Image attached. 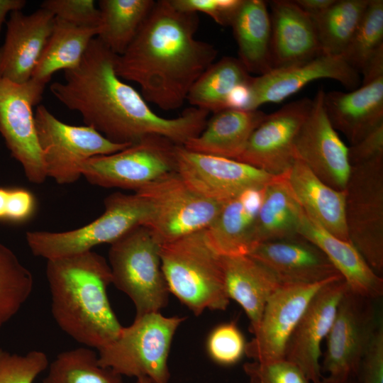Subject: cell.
Instances as JSON below:
<instances>
[{
    "instance_id": "1",
    "label": "cell",
    "mask_w": 383,
    "mask_h": 383,
    "mask_svg": "<svg viewBox=\"0 0 383 383\" xmlns=\"http://www.w3.org/2000/svg\"><path fill=\"white\" fill-rule=\"evenodd\" d=\"M116 57L94 38L79 65L64 71V82L50 85L52 94L79 112L85 126L116 143L133 144L157 135L184 145L204 130L209 112L201 109L189 107L174 118L156 114L141 94L117 75Z\"/></svg>"
},
{
    "instance_id": "2",
    "label": "cell",
    "mask_w": 383,
    "mask_h": 383,
    "mask_svg": "<svg viewBox=\"0 0 383 383\" xmlns=\"http://www.w3.org/2000/svg\"><path fill=\"white\" fill-rule=\"evenodd\" d=\"M199 24L198 13L181 11L170 0L155 1L131 43L117 55V75L138 84L146 101L165 111L180 108L217 56L213 45L195 38Z\"/></svg>"
},
{
    "instance_id": "3",
    "label": "cell",
    "mask_w": 383,
    "mask_h": 383,
    "mask_svg": "<svg viewBox=\"0 0 383 383\" xmlns=\"http://www.w3.org/2000/svg\"><path fill=\"white\" fill-rule=\"evenodd\" d=\"M46 277L52 317L67 335L97 350L118 337L123 326L108 298L112 276L103 256L89 250L48 260Z\"/></svg>"
},
{
    "instance_id": "4",
    "label": "cell",
    "mask_w": 383,
    "mask_h": 383,
    "mask_svg": "<svg viewBox=\"0 0 383 383\" xmlns=\"http://www.w3.org/2000/svg\"><path fill=\"white\" fill-rule=\"evenodd\" d=\"M160 258L169 292L196 316L206 309L228 307L222 256L204 230L161 245Z\"/></svg>"
},
{
    "instance_id": "5",
    "label": "cell",
    "mask_w": 383,
    "mask_h": 383,
    "mask_svg": "<svg viewBox=\"0 0 383 383\" xmlns=\"http://www.w3.org/2000/svg\"><path fill=\"white\" fill-rule=\"evenodd\" d=\"M184 317L150 312L135 316L118 337L98 350L99 364L123 376L146 377L152 383H168L167 365L174 333Z\"/></svg>"
},
{
    "instance_id": "6",
    "label": "cell",
    "mask_w": 383,
    "mask_h": 383,
    "mask_svg": "<svg viewBox=\"0 0 383 383\" xmlns=\"http://www.w3.org/2000/svg\"><path fill=\"white\" fill-rule=\"evenodd\" d=\"M110 245L112 284L133 301L135 316L160 312L167 304L170 293L162 270L161 245L143 226Z\"/></svg>"
},
{
    "instance_id": "7",
    "label": "cell",
    "mask_w": 383,
    "mask_h": 383,
    "mask_svg": "<svg viewBox=\"0 0 383 383\" xmlns=\"http://www.w3.org/2000/svg\"><path fill=\"white\" fill-rule=\"evenodd\" d=\"M104 211L91 223L64 231H28L26 238L32 253L50 259L92 250L101 244H111L132 228L143 226L150 209L146 200L138 193L115 192L105 198Z\"/></svg>"
},
{
    "instance_id": "8",
    "label": "cell",
    "mask_w": 383,
    "mask_h": 383,
    "mask_svg": "<svg viewBox=\"0 0 383 383\" xmlns=\"http://www.w3.org/2000/svg\"><path fill=\"white\" fill-rule=\"evenodd\" d=\"M135 193L141 195L149 206V217L143 226L160 245L206 229L223 204L194 191L176 172Z\"/></svg>"
},
{
    "instance_id": "9",
    "label": "cell",
    "mask_w": 383,
    "mask_h": 383,
    "mask_svg": "<svg viewBox=\"0 0 383 383\" xmlns=\"http://www.w3.org/2000/svg\"><path fill=\"white\" fill-rule=\"evenodd\" d=\"M372 301L348 287L325 339L321 383H345L359 374L363 358L382 323Z\"/></svg>"
},
{
    "instance_id": "10",
    "label": "cell",
    "mask_w": 383,
    "mask_h": 383,
    "mask_svg": "<svg viewBox=\"0 0 383 383\" xmlns=\"http://www.w3.org/2000/svg\"><path fill=\"white\" fill-rule=\"evenodd\" d=\"M35 125L47 177L68 184L82 176L89 158L111 155L131 144L113 143L87 126H72L57 119L43 105L37 107Z\"/></svg>"
},
{
    "instance_id": "11",
    "label": "cell",
    "mask_w": 383,
    "mask_h": 383,
    "mask_svg": "<svg viewBox=\"0 0 383 383\" xmlns=\"http://www.w3.org/2000/svg\"><path fill=\"white\" fill-rule=\"evenodd\" d=\"M350 242L370 267L383 273V155L352 165L345 189Z\"/></svg>"
},
{
    "instance_id": "12",
    "label": "cell",
    "mask_w": 383,
    "mask_h": 383,
    "mask_svg": "<svg viewBox=\"0 0 383 383\" xmlns=\"http://www.w3.org/2000/svg\"><path fill=\"white\" fill-rule=\"evenodd\" d=\"M176 145L149 135L117 152L89 158L82 165V176L95 186L137 192L175 172Z\"/></svg>"
},
{
    "instance_id": "13",
    "label": "cell",
    "mask_w": 383,
    "mask_h": 383,
    "mask_svg": "<svg viewBox=\"0 0 383 383\" xmlns=\"http://www.w3.org/2000/svg\"><path fill=\"white\" fill-rule=\"evenodd\" d=\"M45 85L33 78L21 84L0 78V134L11 155L34 184L47 178L33 111L42 100Z\"/></svg>"
},
{
    "instance_id": "14",
    "label": "cell",
    "mask_w": 383,
    "mask_h": 383,
    "mask_svg": "<svg viewBox=\"0 0 383 383\" xmlns=\"http://www.w3.org/2000/svg\"><path fill=\"white\" fill-rule=\"evenodd\" d=\"M175 172L194 191L224 203L242 192L267 186L279 177L235 160L175 146Z\"/></svg>"
},
{
    "instance_id": "15",
    "label": "cell",
    "mask_w": 383,
    "mask_h": 383,
    "mask_svg": "<svg viewBox=\"0 0 383 383\" xmlns=\"http://www.w3.org/2000/svg\"><path fill=\"white\" fill-rule=\"evenodd\" d=\"M309 284H282L268 299L245 355L257 362L285 359L287 343L309 302L330 281Z\"/></svg>"
},
{
    "instance_id": "16",
    "label": "cell",
    "mask_w": 383,
    "mask_h": 383,
    "mask_svg": "<svg viewBox=\"0 0 383 383\" xmlns=\"http://www.w3.org/2000/svg\"><path fill=\"white\" fill-rule=\"evenodd\" d=\"M312 99L303 98L267 114L235 160L275 177L285 176L295 161L294 143Z\"/></svg>"
},
{
    "instance_id": "17",
    "label": "cell",
    "mask_w": 383,
    "mask_h": 383,
    "mask_svg": "<svg viewBox=\"0 0 383 383\" xmlns=\"http://www.w3.org/2000/svg\"><path fill=\"white\" fill-rule=\"evenodd\" d=\"M324 93L320 89L312 99L311 109L295 140V159L331 187L344 191L351 171L348 147L327 116Z\"/></svg>"
},
{
    "instance_id": "18",
    "label": "cell",
    "mask_w": 383,
    "mask_h": 383,
    "mask_svg": "<svg viewBox=\"0 0 383 383\" xmlns=\"http://www.w3.org/2000/svg\"><path fill=\"white\" fill-rule=\"evenodd\" d=\"M320 79H333L353 89L360 83V74L342 55L321 54L307 61L274 68L253 77L248 110L257 109L266 103H279Z\"/></svg>"
},
{
    "instance_id": "19",
    "label": "cell",
    "mask_w": 383,
    "mask_h": 383,
    "mask_svg": "<svg viewBox=\"0 0 383 383\" xmlns=\"http://www.w3.org/2000/svg\"><path fill=\"white\" fill-rule=\"evenodd\" d=\"M347 288L342 277L323 286L309 302L287 343L285 359L298 366L311 383H321V343L330 331Z\"/></svg>"
},
{
    "instance_id": "20",
    "label": "cell",
    "mask_w": 383,
    "mask_h": 383,
    "mask_svg": "<svg viewBox=\"0 0 383 383\" xmlns=\"http://www.w3.org/2000/svg\"><path fill=\"white\" fill-rule=\"evenodd\" d=\"M54 21V15L43 8L30 14L21 11L10 13L0 46V78L21 84L32 77Z\"/></svg>"
},
{
    "instance_id": "21",
    "label": "cell",
    "mask_w": 383,
    "mask_h": 383,
    "mask_svg": "<svg viewBox=\"0 0 383 383\" xmlns=\"http://www.w3.org/2000/svg\"><path fill=\"white\" fill-rule=\"evenodd\" d=\"M248 255L281 284H315L340 276L325 254L300 235L262 243Z\"/></svg>"
},
{
    "instance_id": "22",
    "label": "cell",
    "mask_w": 383,
    "mask_h": 383,
    "mask_svg": "<svg viewBox=\"0 0 383 383\" xmlns=\"http://www.w3.org/2000/svg\"><path fill=\"white\" fill-rule=\"evenodd\" d=\"M269 4L273 69L307 61L322 54L312 18L294 1L273 0Z\"/></svg>"
},
{
    "instance_id": "23",
    "label": "cell",
    "mask_w": 383,
    "mask_h": 383,
    "mask_svg": "<svg viewBox=\"0 0 383 383\" xmlns=\"http://www.w3.org/2000/svg\"><path fill=\"white\" fill-rule=\"evenodd\" d=\"M323 104L335 130L354 145L383 123V76L350 92H325Z\"/></svg>"
},
{
    "instance_id": "24",
    "label": "cell",
    "mask_w": 383,
    "mask_h": 383,
    "mask_svg": "<svg viewBox=\"0 0 383 383\" xmlns=\"http://www.w3.org/2000/svg\"><path fill=\"white\" fill-rule=\"evenodd\" d=\"M298 234L317 246L328 257L353 293L369 299L383 294V279L349 241L328 233L304 213Z\"/></svg>"
},
{
    "instance_id": "25",
    "label": "cell",
    "mask_w": 383,
    "mask_h": 383,
    "mask_svg": "<svg viewBox=\"0 0 383 383\" xmlns=\"http://www.w3.org/2000/svg\"><path fill=\"white\" fill-rule=\"evenodd\" d=\"M284 177L304 213L331 234L350 242L345 190L331 187L299 160Z\"/></svg>"
},
{
    "instance_id": "26",
    "label": "cell",
    "mask_w": 383,
    "mask_h": 383,
    "mask_svg": "<svg viewBox=\"0 0 383 383\" xmlns=\"http://www.w3.org/2000/svg\"><path fill=\"white\" fill-rule=\"evenodd\" d=\"M265 187L248 189L224 202L214 221L204 229L220 255H246L252 250L253 228Z\"/></svg>"
},
{
    "instance_id": "27",
    "label": "cell",
    "mask_w": 383,
    "mask_h": 383,
    "mask_svg": "<svg viewBox=\"0 0 383 383\" xmlns=\"http://www.w3.org/2000/svg\"><path fill=\"white\" fill-rule=\"evenodd\" d=\"M222 265L227 295L242 307L252 333L268 299L282 284L267 268L248 255L222 256Z\"/></svg>"
},
{
    "instance_id": "28",
    "label": "cell",
    "mask_w": 383,
    "mask_h": 383,
    "mask_svg": "<svg viewBox=\"0 0 383 383\" xmlns=\"http://www.w3.org/2000/svg\"><path fill=\"white\" fill-rule=\"evenodd\" d=\"M266 115L258 109L219 111L206 121L197 136L183 146L196 152L236 160Z\"/></svg>"
},
{
    "instance_id": "29",
    "label": "cell",
    "mask_w": 383,
    "mask_h": 383,
    "mask_svg": "<svg viewBox=\"0 0 383 383\" xmlns=\"http://www.w3.org/2000/svg\"><path fill=\"white\" fill-rule=\"evenodd\" d=\"M239 60L250 73L262 75L273 69L271 21L262 0H243L231 25Z\"/></svg>"
},
{
    "instance_id": "30",
    "label": "cell",
    "mask_w": 383,
    "mask_h": 383,
    "mask_svg": "<svg viewBox=\"0 0 383 383\" xmlns=\"http://www.w3.org/2000/svg\"><path fill=\"white\" fill-rule=\"evenodd\" d=\"M304 213L284 176L268 184L255 219L252 249L264 242L299 235Z\"/></svg>"
},
{
    "instance_id": "31",
    "label": "cell",
    "mask_w": 383,
    "mask_h": 383,
    "mask_svg": "<svg viewBox=\"0 0 383 383\" xmlns=\"http://www.w3.org/2000/svg\"><path fill=\"white\" fill-rule=\"evenodd\" d=\"M99 30L77 26L55 17L52 33L31 78L47 84L55 72L77 67Z\"/></svg>"
},
{
    "instance_id": "32",
    "label": "cell",
    "mask_w": 383,
    "mask_h": 383,
    "mask_svg": "<svg viewBox=\"0 0 383 383\" xmlns=\"http://www.w3.org/2000/svg\"><path fill=\"white\" fill-rule=\"evenodd\" d=\"M253 77L238 58L225 56L213 62L190 88L186 100L199 109L214 113L226 109L233 90Z\"/></svg>"
},
{
    "instance_id": "33",
    "label": "cell",
    "mask_w": 383,
    "mask_h": 383,
    "mask_svg": "<svg viewBox=\"0 0 383 383\" xmlns=\"http://www.w3.org/2000/svg\"><path fill=\"white\" fill-rule=\"evenodd\" d=\"M154 0H101L98 38L117 55L131 43L155 4Z\"/></svg>"
},
{
    "instance_id": "34",
    "label": "cell",
    "mask_w": 383,
    "mask_h": 383,
    "mask_svg": "<svg viewBox=\"0 0 383 383\" xmlns=\"http://www.w3.org/2000/svg\"><path fill=\"white\" fill-rule=\"evenodd\" d=\"M370 0H336L312 18L322 54L342 55L355 34Z\"/></svg>"
},
{
    "instance_id": "35",
    "label": "cell",
    "mask_w": 383,
    "mask_h": 383,
    "mask_svg": "<svg viewBox=\"0 0 383 383\" xmlns=\"http://www.w3.org/2000/svg\"><path fill=\"white\" fill-rule=\"evenodd\" d=\"M48 368L43 383H124L121 375L101 365L98 354L87 347L60 353Z\"/></svg>"
},
{
    "instance_id": "36",
    "label": "cell",
    "mask_w": 383,
    "mask_h": 383,
    "mask_svg": "<svg viewBox=\"0 0 383 383\" xmlns=\"http://www.w3.org/2000/svg\"><path fill=\"white\" fill-rule=\"evenodd\" d=\"M33 289L31 272L0 243V328L18 312Z\"/></svg>"
},
{
    "instance_id": "37",
    "label": "cell",
    "mask_w": 383,
    "mask_h": 383,
    "mask_svg": "<svg viewBox=\"0 0 383 383\" xmlns=\"http://www.w3.org/2000/svg\"><path fill=\"white\" fill-rule=\"evenodd\" d=\"M383 49V1L370 0L365 14L342 55L360 74Z\"/></svg>"
},
{
    "instance_id": "38",
    "label": "cell",
    "mask_w": 383,
    "mask_h": 383,
    "mask_svg": "<svg viewBox=\"0 0 383 383\" xmlns=\"http://www.w3.org/2000/svg\"><path fill=\"white\" fill-rule=\"evenodd\" d=\"M247 342L234 321L221 323L210 333L206 349L211 359L224 366L238 362L245 355Z\"/></svg>"
},
{
    "instance_id": "39",
    "label": "cell",
    "mask_w": 383,
    "mask_h": 383,
    "mask_svg": "<svg viewBox=\"0 0 383 383\" xmlns=\"http://www.w3.org/2000/svg\"><path fill=\"white\" fill-rule=\"evenodd\" d=\"M48 365V357L41 350L19 355L0 348V383H33Z\"/></svg>"
},
{
    "instance_id": "40",
    "label": "cell",
    "mask_w": 383,
    "mask_h": 383,
    "mask_svg": "<svg viewBox=\"0 0 383 383\" xmlns=\"http://www.w3.org/2000/svg\"><path fill=\"white\" fill-rule=\"evenodd\" d=\"M250 383H311L302 370L286 359L252 361L243 365Z\"/></svg>"
},
{
    "instance_id": "41",
    "label": "cell",
    "mask_w": 383,
    "mask_h": 383,
    "mask_svg": "<svg viewBox=\"0 0 383 383\" xmlns=\"http://www.w3.org/2000/svg\"><path fill=\"white\" fill-rule=\"evenodd\" d=\"M40 8L77 26L99 28L100 11L93 0H45Z\"/></svg>"
},
{
    "instance_id": "42",
    "label": "cell",
    "mask_w": 383,
    "mask_h": 383,
    "mask_svg": "<svg viewBox=\"0 0 383 383\" xmlns=\"http://www.w3.org/2000/svg\"><path fill=\"white\" fill-rule=\"evenodd\" d=\"M243 0H170L177 9L184 12H201L222 26H231Z\"/></svg>"
},
{
    "instance_id": "43",
    "label": "cell",
    "mask_w": 383,
    "mask_h": 383,
    "mask_svg": "<svg viewBox=\"0 0 383 383\" xmlns=\"http://www.w3.org/2000/svg\"><path fill=\"white\" fill-rule=\"evenodd\" d=\"M34 208V197L28 190L0 187V221H25L31 216Z\"/></svg>"
},
{
    "instance_id": "44",
    "label": "cell",
    "mask_w": 383,
    "mask_h": 383,
    "mask_svg": "<svg viewBox=\"0 0 383 383\" xmlns=\"http://www.w3.org/2000/svg\"><path fill=\"white\" fill-rule=\"evenodd\" d=\"M359 374L362 383H383V323L372 338Z\"/></svg>"
},
{
    "instance_id": "45",
    "label": "cell",
    "mask_w": 383,
    "mask_h": 383,
    "mask_svg": "<svg viewBox=\"0 0 383 383\" xmlns=\"http://www.w3.org/2000/svg\"><path fill=\"white\" fill-rule=\"evenodd\" d=\"M383 155V123L348 147L350 165H359Z\"/></svg>"
},
{
    "instance_id": "46",
    "label": "cell",
    "mask_w": 383,
    "mask_h": 383,
    "mask_svg": "<svg viewBox=\"0 0 383 383\" xmlns=\"http://www.w3.org/2000/svg\"><path fill=\"white\" fill-rule=\"evenodd\" d=\"M336 0H295L297 6L311 18L323 13L330 8Z\"/></svg>"
},
{
    "instance_id": "47",
    "label": "cell",
    "mask_w": 383,
    "mask_h": 383,
    "mask_svg": "<svg viewBox=\"0 0 383 383\" xmlns=\"http://www.w3.org/2000/svg\"><path fill=\"white\" fill-rule=\"evenodd\" d=\"M26 4L25 0H0V35L8 13L21 11Z\"/></svg>"
},
{
    "instance_id": "48",
    "label": "cell",
    "mask_w": 383,
    "mask_h": 383,
    "mask_svg": "<svg viewBox=\"0 0 383 383\" xmlns=\"http://www.w3.org/2000/svg\"><path fill=\"white\" fill-rule=\"evenodd\" d=\"M135 383H152V382L146 377H140V378L136 379V381Z\"/></svg>"
},
{
    "instance_id": "49",
    "label": "cell",
    "mask_w": 383,
    "mask_h": 383,
    "mask_svg": "<svg viewBox=\"0 0 383 383\" xmlns=\"http://www.w3.org/2000/svg\"><path fill=\"white\" fill-rule=\"evenodd\" d=\"M353 379H354V378H353ZM353 379H349V380H348L347 382H345V383H356V382L354 381Z\"/></svg>"
}]
</instances>
